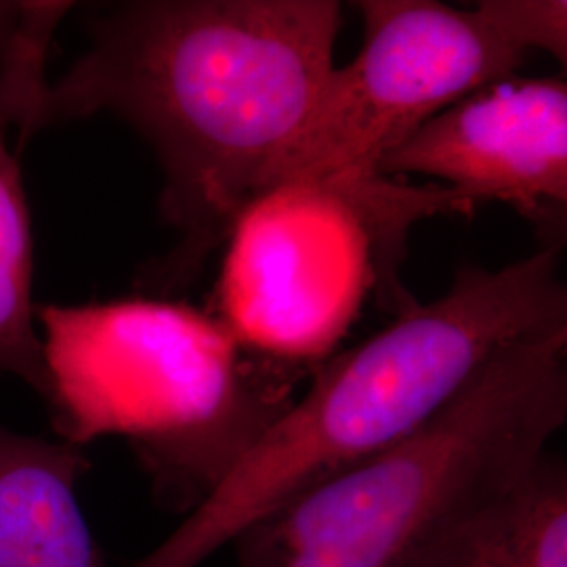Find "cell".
<instances>
[{"label":"cell","instance_id":"30bf717a","mask_svg":"<svg viewBox=\"0 0 567 567\" xmlns=\"http://www.w3.org/2000/svg\"><path fill=\"white\" fill-rule=\"evenodd\" d=\"M32 280L34 240L20 164L0 140V372L18 377L47 400Z\"/></svg>","mask_w":567,"mask_h":567},{"label":"cell","instance_id":"8992f818","mask_svg":"<svg viewBox=\"0 0 567 567\" xmlns=\"http://www.w3.org/2000/svg\"><path fill=\"white\" fill-rule=\"evenodd\" d=\"M379 246L360 185H274L225 240L219 320L271 364L322 362L379 288Z\"/></svg>","mask_w":567,"mask_h":567},{"label":"cell","instance_id":"7a4b0ae2","mask_svg":"<svg viewBox=\"0 0 567 567\" xmlns=\"http://www.w3.org/2000/svg\"><path fill=\"white\" fill-rule=\"evenodd\" d=\"M557 337H567L557 244L496 271L465 265L446 295L322 365L303 398L131 567L200 566L274 508L402 442L501 355Z\"/></svg>","mask_w":567,"mask_h":567},{"label":"cell","instance_id":"6da1fadb","mask_svg":"<svg viewBox=\"0 0 567 567\" xmlns=\"http://www.w3.org/2000/svg\"><path fill=\"white\" fill-rule=\"evenodd\" d=\"M334 0H135L86 21L89 49L49 84L39 131L112 114L152 145L179 244L143 280L192 282L334 68Z\"/></svg>","mask_w":567,"mask_h":567},{"label":"cell","instance_id":"9c48e42d","mask_svg":"<svg viewBox=\"0 0 567 567\" xmlns=\"http://www.w3.org/2000/svg\"><path fill=\"white\" fill-rule=\"evenodd\" d=\"M402 567H567V468L545 454L431 536Z\"/></svg>","mask_w":567,"mask_h":567},{"label":"cell","instance_id":"52a82bcc","mask_svg":"<svg viewBox=\"0 0 567 567\" xmlns=\"http://www.w3.org/2000/svg\"><path fill=\"white\" fill-rule=\"evenodd\" d=\"M377 175L433 177L473 204L507 203L557 231L567 206L566 81L486 84L416 128Z\"/></svg>","mask_w":567,"mask_h":567},{"label":"cell","instance_id":"3957f363","mask_svg":"<svg viewBox=\"0 0 567 567\" xmlns=\"http://www.w3.org/2000/svg\"><path fill=\"white\" fill-rule=\"evenodd\" d=\"M37 326L61 440L124 437L175 511L196 507L292 402L282 365L189 305H37Z\"/></svg>","mask_w":567,"mask_h":567},{"label":"cell","instance_id":"ba28073f","mask_svg":"<svg viewBox=\"0 0 567 567\" xmlns=\"http://www.w3.org/2000/svg\"><path fill=\"white\" fill-rule=\"evenodd\" d=\"M84 447L0 425V567H103L79 505Z\"/></svg>","mask_w":567,"mask_h":567},{"label":"cell","instance_id":"5b68a950","mask_svg":"<svg viewBox=\"0 0 567 567\" xmlns=\"http://www.w3.org/2000/svg\"><path fill=\"white\" fill-rule=\"evenodd\" d=\"M360 53L332 68L303 128L267 171L259 194L280 183H351L426 121L468 93L511 79L526 53L477 9L433 0H360Z\"/></svg>","mask_w":567,"mask_h":567},{"label":"cell","instance_id":"8fae6325","mask_svg":"<svg viewBox=\"0 0 567 567\" xmlns=\"http://www.w3.org/2000/svg\"><path fill=\"white\" fill-rule=\"evenodd\" d=\"M72 2H25L20 39L0 61V124H13L28 140L39 131V116L49 79L44 63L61 20Z\"/></svg>","mask_w":567,"mask_h":567},{"label":"cell","instance_id":"7c38bea8","mask_svg":"<svg viewBox=\"0 0 567 567\" xmlns=\"http://www.w3.org/2000/svg\"><path fill=\"white\" fill-rule=\"evenodd\" d=\"M505 41L529 55L540 49L566 63L567 2L564 0H486L475 7Z\"/></svg>","mask_w":567,"mask_h":567},{"label":"cell","instance_id":"277c9868","mask_svg":"<svg viewBox=\"0 0 567 567\" xmlns=\"http://www.w3.org/2000/svg\"><path fill=\"white\" fill-rule=\"evenodd\" d=\"M567 337L487 365L425 425L274 508L238 567H402L454 517L547 454L567 419Z\"/></svg>","mask_w":567,"mask_h":567},{"label":"cell","instance_id":"4fadbf2b","mask_svg":"<svg viewBox=\"0 0 567 567\" xmlns=\"http://www.w3.org/2000/svg\"><path fill=\"white\" fill-rule=\"evenodd\" d=\"M25 16V2H4L0 0V60L9 55L20 37Z\"/></svg>","mask_w":567,"mask_h":567}]
</instances>
